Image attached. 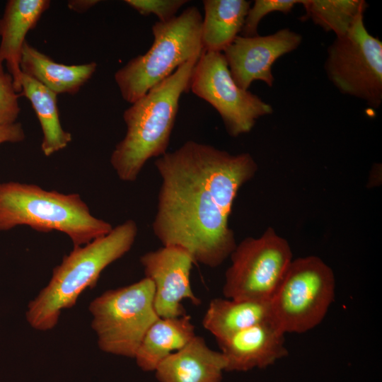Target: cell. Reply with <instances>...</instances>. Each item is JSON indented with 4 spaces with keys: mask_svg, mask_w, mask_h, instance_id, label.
<instances>
[{
    "mask_svg": "<svg viewBox=\"0 0 382 382\" xmlns=\"http://www.w3.org/2000/svg\"><path fill=\"white\" fill-rule=\"evenodd\" d=\"M270 320V301L216 298L210 301L202 325L219 340Z\"/></svg>",
    "mask_w": 382,
    "mask_h": 382,
    "instance_id": "obj_18",
    "label": "cell"
},
{
    "mask_svg": "<svg viewBox=\"0 0 382 382\" xmlns=\"http://www.w3.org/2000/svg\"><path fill=\"white\" fill-rule=\"evenodd\" d=\"M154 284L147 277L110 289L94 299L88 310L99 348L134 358L150 326L159 318L154 306Z\"/></svg>",
    "mask_w": 382,
    "mask_h": 382,
    "instance_id": "obj_6",
    "label": "cell"
},
{
    "mask_svg": "<svg viewBox=\"0 0 382 382\" xmlns=\"http://www.w3.org/2000/svg\"><path fill=\"white\" fill-rule=\"evenodd\" d=\"M300 4L307 18L336 37L345 35L367 8L364 0H301Z\"/></svg>",
    "mask_w": 382,
    "mask_h": 382,
    "instance_id": "obj_21",
    "label": "cell"
},
{
    "mask_svg": "<svg viewBox=\"0 0 382 382\" xmlns=\"http://www.w3.org/2000/svg\"><path fill=\"white\" fill-rule=\"evenodd\" d=\"M330 81L345 95L372 108L382 103V42L366 28L364 16L327 50L324 64Z\"/></svg>",
    "mask_w": 382,
    "mask_h": 382,
    "instance_id": "obj_8",
    "label": "cell"
},
{
    "mask_svg": "<svg viewBox=\"0 0 382 382\" xmlns=\"http://www.w3.org/2000/svg\"><path fill=\"white\" fill-rule=\"evenodd\" d=\"M154 164L161 178L156 237L185 249L195 262L221 265L236 246L228 218L239 188L257 169L253 158L189 140Z\"/></svg>",
    "mask_w": 382,
    "mask_h": 382,
    "instance_id": "obj_1",
    "label": "cell"
},
{
    "mask_svg": "<svg viewBox=\"0 0 382 382\" xmlns=\"http://www.w3.org/2000/svg\"><path fill=\"white\" fill-rule=\"evenodd\" d=\"M98 2V1L96 0H74L69 1L68 6L70 9L81 13L86 11Z\"/></svg>",
    "mask_w": 382,
    "mask_h": 382,
    "instance_id": "obj_26",
    "label": "cell"
},
{
    "mask_svg": "<svg viewBox=\"0 0 382 382\" xmlns=\"http://www.w3.org/2000/svg\"><path fill=\"white\" fill-rule=\"evenodd\" d=\"M195 336L190 316L159 318L146 332L134 358L142 370L154 371L163 359L183 348Z\"/></svg>",
    "mask_w": 382,
    "mask_h": 382,
    "instance_id": "obj_17",
    "label": "cell"
},
{
    "mask_svg": "<svg viewBox=\"0 0 382 382\" xmlns=\"http://www.w3.org/2000/svg\"><path fill=\"white\" fill-rule=\"evenodd\" d=\"M20 96L13 86L10 74L0 66V125L15 123L20 112L18 98Z\"/></svg>",
    "mask_w": 382,
    "mask_h": 382,
    "instance_id": "obj_23",
    "label": "cell"
},
{
    "mask_svg": "<svg viewBox=\"0 0 382 382\" xmlns=\"http://www.w3.org/2000/svg\"><path fill=\"white\" fill-rule=\"evenodd\" d=\"M25 139V133L20 123L0 125V144L4 142H19Z\"/></svg>",
    "mask_w": 382,
    "mask_h": 382,
    "instance_id": "obj_25",
    "label": "cell"
},
{
    "mask_svg": "<svg viewBox=\"0 0 382 382\" xmlns=\"http://www.w3.org/2000/svg\"><path fill=\"white\" fill-rule=\"evenodd\" d=\"M285 334L270 320L217 340L226 360V371L264 368L286 356Z\"/></svg>",
    "mask_w": 382,
    "mask_h": 382,
    "instance_id": "obj_13",
    "label": "cell"
},
{
    "mask_svg": "<svg viewBox=\"0 0 382 382\" xmlns=\"http://www.w3.org/2000/svg\"><path fill=\"white\" fill-rule=\"evenodd\" d=\"M21 92L36 113L42 131L41 150L46 156L66 148L71 134L61 125L57 105V94L33 78L21 74Z\"/></svg>",
    "mask_w": 382,
    "mask_h": 382,
    "instance_id": "obj_20",
    "label": "cell"
},
{
    "mask_svg": "<svg viewBox=\"0 0 382 382\" xmlns=\"http://www.w3.org/2000/svg\"><path fill=\"white\" fill-rule=\"evenodd\" d=\"M126 4L140 14H154L159 22H166L174 17L178 9L187 2L186 0H126Z\"/></svg>",
    "mask_w": 382,
    "mask_h": 382,
    "instance_id": "obj_24",
    "label": "cell"
},
{
    "mask_svg": "<svg viewBox=\"0 0 382 382\" xmlns=\"http://www.w3.org/2000/svg\"><path fill=\"white\" fill-rule=\"evenodd\" d=\"M189 91L218 112L231 137L248 133L260 117L273 112L259 96L238 86L222 52H202L194 66Z\"/></svg>",
    "mask_w": 382,
    "mask_h": 382,
    "instance_id": "obj_10",
    "label": "cell"
},
{
    "mask_svg": "<svg viewBox=\"0 0 382 382\" xmlns=\"http://www.w3.org/2000/svg\"><path fill=\"white\" fill-rule=\"evenodd\" d=\"M226 363L221 352L196 335L187 345L163 359L156 369L159 382H221Z\"/></svg>",
    "mask_w": 382,
    "mask_h": 382,
    "instance_id": "obj_14",
    "label": "cell"
},
{
    "mask_svg": "<svg viewBox=\"0 0 382 382\" xmlns=\"http://www.w3.org/2000/svg\"><path fill=\"white\" fill-rule=\"evenodd\" d=\"M0 28H1V19H0Z\"/></svg>",
    "mask_w": 382,
    "mask_h": 382,
    "instance_id": "obj_27",
    "label": "cell"
},
{
    "mask_svg": "<svg viewBox=\"0 0 382 382\" xmlns=\"http://www.w3.org/2000/svg\"><path fill=\"white\" fill-rule=\"evenodd\" d=\"M250 4L245 0H204L203 51L223 52L241 32Z\"/></svg>",
    "mask_w": 382,
    "mask_h": 382,
    "instance_id": "obj_19",
    "label": "cell"
},
{
    "mask_svg": "<svg viewBox=\"0 0 382 382\" xmlns=\"http://www.w3.org/2000/svg\"><path fill=\"white\" fill-rule=\"evenodd\" d=\"M137 231L135 221L129 219L107 235L74 247L54 268L47 285L28 303V324L40 331L54 328L62 311L73 307L86 289L96 286L105 268L131 249Z\"/></svg>",
    "mask_w": 382,
    "mask_h": 382,
    "instance_id": "obj_3",
    "label": "cell"
},
{
    "mask_svg": "<svg viewBox=\"0 0 382 382\" xmlns=\"http://www.w3.org/2000/svg\"><path fill=\"white\" fill-rule=\"evenodd\" d=\"M335 289L334 273L320 257L292 260L270 301L272 320L285 333L307 332L324 319Z\"/></svg>",
    "mask_w": 382,
    "mask_h": 382,
    "instance_id": "obj_7",
    "label": "cell"
},
{
    "mask_svg": "<svg viewBox=\"0 0 382 382\" xmlns=\"http://www.w3.org/2000/svg\"><path fill=\"white\" fill-rule=\"evenodd\" d=\"M28 226L41 232L57 231L74 247L109 233L112 225L93 216L80 195L46 190L33 184L0 183V231Z\"/></svg>",
    "mask_w": 382,
    "mask_h": 382,
    "instance_id": "obj_4",
    "label": "cell"
},
{
    "mask_svg": "<svg viewBox=\"0 0 382 382\" xmlns=\"http://www.w3.org/2000/svg\"><path fill=\"white\" fill-rule=\"evenodd\" d=\"M96 62L79 65L57 63L25 42L20 63L21 72L37 81L54 93L74 94L91 77Z\"/></svg>",
    "mask_w": 382,
    "mask_h": 382,
    "instance_id": "obj_16",
    "label": "cell"
},
{
    "mask_svg": "<svg viewBox=\"0 0 382 382\" xmlns=\"http://www.w3.org/2000/svg\"><path fill=\"white\" fill-rule=\"evenodd\" d=\"M199 58L179 66L124 112L126 134L110 156V163L120 180H136L149 159L167 152L180 98L189 91Z\"/></svg>",
    "mask_w": 382,
    "mask_h": 382,
    "instance_id": "obj_2",
    "label": "cell"
},
{
    "mask_svg": "<svg viewBox=\"0 0 382 382\" xmlns=\"http://www.w3.org/2000/svg\"><path fill=\"white\" fill-rule=\"evenodd\" d=\"M301 0H255L250 6L241 33L244 37L257 35V27L261 20L272 12L288 13Z\"/></svg>",
    "mask_w": 382,
    "mask_h": 382,
    "instance_id": "obj_22",
    "label": "cell"
},
{
    "mask_svg": "<svg viewBox=\"0 0 382 382\" xmlns=\"http://www.w3.org/2000/svg\"><path fill=\"white\" fill-rule=\"evenodd\" d=\"M301 42L300 34L282 28L263 36L238 35L222 53L238 87L248 90L257 80L272 87L274 81L272 71L274 63L297 49Z\"/></svg>",
    "mask_w": 382,
    "mask_h": 382,
    "instance_id": "obj_12",
    "label": "cell"
},
{
    "mask_svg": "<svg viewBox=\"0 0 382 382\" xmlns=\"http://www.w3.org/2000/svg\"><path fill=\"white\" fill-rule=\"evenodd\" d=\"M50 4L47 0H10L1 19L0 66L6 62L18 93L21 92L20 63L25 36Z\"/></svg>",
    "mask_w": 382,
    "mask_h": 382,
    "instance_id": "obj_15",
    "label": "cell"
},
{
    "mask_svg": "<svg viewBox=\"0 0 382 382\" xmlns=\"http://www.w3.org/2000/svg\"><path fill=\"white\" fill-rule=\"evenodd\" d=\"M145 277L154 284V306L159 318H175L186 314L182 301L198 306L201 300L193 292L190 272L194 263L185 249L175 245L144 253L140 257Z\"/></svg>",
    "mask_w": 382,
    "mask_h": 382,
    "instance_id": "obj_11",
    "label": "cell"
},
{
    "mask_svg": "<svg viewBox=\"0 0 382 382\" xmlns=\"http://www.w3.org/2000/svg\"><path fill=\"white\" fill-rule=\"evenodd\" d=\"M202 17L195 6L188 7L166 22H156L149 50L118 69L115 80L125 100L133 103L179 66L202 52Z\"/></svg>",
    "mask_w": 382,
    "mask_h": 382,
    "instance_id": "obj_5",
    "label": "cell"
},
{
    "mask_svg": "<svg viewBox=\"0 0 382 382\" xmlns=\"http://www.w3.org/2000/svg\"><path fill=\"white\" fill-rule=\"evenodd\" d=\"M230 257L223 294L236 299L270 301L292 261L289 243L272 228L242 241Z\"/></svg>",
    "mask_w": 382,
    "mask_h": 382,
    "instance_id": "obj_9",
    "label": "cell"
}]
</instances>
